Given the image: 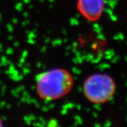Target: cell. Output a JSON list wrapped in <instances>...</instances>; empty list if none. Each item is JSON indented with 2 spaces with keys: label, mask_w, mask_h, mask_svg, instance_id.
<instances>
[{
  "label": "cell",
  "mask_w": 127,
  "mask_h": 127,
  "mask_svg": "<svg viewBox=\"0 0 127 127\" xmlns=\"http://www.w3.org/2000/svg\"><path fill=\"white\" fill-rule=\"evenodd\" d=\"M74 79L65 69L54 68L36 76V90L40 99L54 100L64 97L71 90Z\"/></svg>",
  "instance_id": "6da1fadb"
},
{
  "label": "cell",
  "mask_w": 127,
  "mask_h": 127,
  "mask_svg": "<svg viewBox=\"0 0 127 127\" xmlns=\"http://www.w3.org/2000/svg\"><path fill=\"white\" fill-rule=\"evenodd\" d=\"M117 86L111 76L104 73H95L89 76L83 84V93L92 103L104 104L113 98Z\"/></svg>",
  "instance_id": "7a4b0ae2"
},
{
  "label": "cell",
  "mask_w": 127,
  "mask_h": 127,
  "mask_svg": "<svg viewBox=\"0 0 127 127\" xmlns=\"http://www.w3.org/2000/svg\"><path fill=\"white\" fill-rule=\"evenodd\" d=\"M105 2L106 0H78L77 9L84 18L96 22L103 13Z\"/></svg>",
  "instance_id": "3957f363"
}]
</instances>
